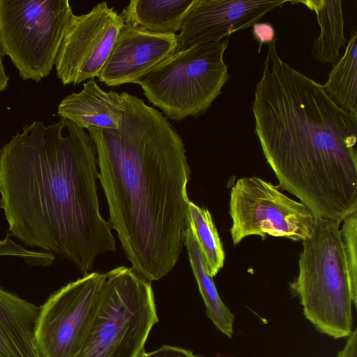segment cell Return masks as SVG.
Wrapping results in <instances>:
<instances>
[{"label": "cell", "mask_w": 357, "mask_h": 357, "mask_svg": "<svg viewBox=\"0 0 357 357\" xmlns=\"http://www.w3.org/2000/svg\"><path fill=\"white\" fill-rule=\"evenodd\" d=\"M122 110V93L103 90L92 78L83 84L79 92L66 96L57 112L61 118L87 130L91 127L118 128Z\"/></svg>", "instance_id": "cell-13"}, {"label": "cell", "mask_w": 357, "mask_h": 357, "mask_svg": "<svg viewBox=\"0 0 357 357\" xmlns=\"http://www.w3.org/2000/svg\"><path fill=\"white\" fill-rule=\"evenodd\" d=\"M105 273H89L52 293L40 307L35 342L41 357H77L101 300Z\"/></svg>", "instance_id": "cell-9"}, {"label": "cell", "mask_w": 357, "mask_h": 357, "mask_svg": "<svg viewBox=\"0 0 357 357\" xmlns=\"http://www.w3.org/2000/svg\"><path fill=\"white\" fill-rule=\"evenodd\" d=\"M316 15L320 26L311 53L314 59L333 66L340 59V50L346 46L342 1L340 0L298 1Z\"/></svg>", "instance_id": "cell-16"}, {"label": "cell", "mask_w": 357, "mask_h": 357, "mask_svg": "<svg viewBox=\"0 0 357 357\" xmlns=\"http://www.w3.org/2000/svg\"><path fill=\"white\" fill-rule=\"evenodd\" d=\"M252 26L253 36L259 44V52H261L262 45L275 41V29L271 24L268 22H255Z\"/></svg>", "instance_id": "cell-22"}, {"label": "cell", "mask_w": 357, "mask_h": 357, "mask_svg": "<svg viewBox=\"0 0 357 357\" xmlns=\"http://www.w3.org/2000/svg\"><path fill=\"white\" fill-rule=\"evenodd\" d=\"M194 0H131L120 14L124 23L155 33L177 34Z\"/></svg>", "instance_id": "cell-15"}, {"label": "cell", "mask_w": 357, "mask_h": 357, "mask_svg": "<svg viewBox=\"0 0 357 357\" xmlns=\"http://www.w3.org/2000/svg\"><path fill=\"white\" fill-rule=\"evenodd\" d=\"M228 37L167 57L141 82L144 95L167 119L204 114L231 78L224 61Z\"/></svg>", "instance_id": "cell-6"}, {"label": "cell", "mask_w": 357, "mask_h": 357, "mask_svg": "<svg viewBox=\"0 0 357 357\" xmlns=\"http://www.w3.org/2000/svg\"><path fill=\"white\" fill-rule=\"evenodd\" d=\"M229 212L234 245L252 235L303 241L311 236L316 222V216L304 204L255 176L241 178L232 186Z\"/></svg>", "instance_id": "cell-8"}, {"label": "cell", "mask_w": 357, "mask_h": 357, "mask_svg": "<svg viewBox=\"0 0 357 357\" xmlns=\"http://www.w3.org/2000/svg\"><path fill=\"white\" fill-rule=\"evenodd\" d=\"M177 49V34L152 33L124 23L98 80L112 87L130 83L139 84Z\"/></svg>", "instance_id": "cell-12"}, {"label": "cell", "mask_w": 357, "mask_h": 357, "mask_svg": "<svg viewBox=\"0 0 357 357\" xmlns=\"http://www.w3.org/2000/svg\"><path fill=\"white\" fill-rule=\"evenodd\" d=\"M287 0H194L178 36L177 51L219 42L262 19Z\"/></svg>", "instance_id": "cell-11"}, {"label": "cell", "mask_w": 357, "mask_h": 357, "mask_svg": "<svg viewBox=\"0 0 357 357\" xmlns=\"http://www.w3.org/2000/svg\"><path fill=\"white\" fill-rule=\"evenodd\" d=\"M2 56L0 51V92L4 91L8 86V77L6 75L2 62Z\"/></svg>", "instance_id": "cell-25"}, {"label": "cell", "mask_w": 357, "mask_h": 357, "mask_svg": "<svg viewBox=\"0 0 357 357\" xmlns=\"http://www.w3.org/2000/svg\"><path fill=\"white\" fill-rule=\"evenodd\" d=\"M342 222L340 234L351 293L357 306V211L347 215Z\"/></svg>", "instance_id": "cell-20"}, {"label": "cell", "mask_w": 357, "mask_h": 357, "mask_svg": "<svg viewBox=\"0 0 357 357\" xmlns=\"http://www.w3.org/2000/svg\"><path fill=\"white\" fill-rule=\"evenodd\" d=\"M139 357H198L192 351L181 347L163 345L159 349L146 352L144 349Z\"/></svg>", "instance_id": "cell-21"}, {"label": "cell", "mask_w": 357, "mask_h": 357, "mask_svg": "<svg viewBox=\"0 0 357 357\" xmlns=\"http://www.w3.org/2000/svg\"><path fill=\"white\" fill-rule=\"evenodd\" d=\"M116 129H87L96 149L98 179L131 269L149 282L172 271L189 224L191 170L183 140L153 107L123 92Z\"/></svg>", "instance_id": "cell-1"}, {"label": "cell", "mask_w": 357, "mask_h": 357, "mask_svg": "<svg viewBox=\"0 0 357 357\" xmlns=\"http://www.w3.org/2000/svg\"><path fill=\"white\" fill-rule=\"evenodd\" d=\"M252 111L265 158L287 190L317 218L342 222L357 211V116L268 44Z\"/></svg>", "instance_id": "cell-3"}, {"label": "cell", "mask_w": 357, "mask_h": 357, "mask_svg": "<svg viewBox=\"0 0 357 357\" xmlns=\"http://www.w3.org/2000/svg\"><path fill=\"white\" fill-rule=\"evenodd\" d=\"M97 167L91 136L70 121L24 126L0 149L8 235L89 273L98 256L116 248L100 212Z\"/></svg>", "instance_id": "cell-2"}, {"label": "cell", "mask_w": 357, "mask_h": 357, "mask_svg": "<svg viewBox=\"0 0 357 357\" xmlns=\"http://www.w3.org/2000/svg\"><path fill=\"white\" fill-rule=\"evenodd\" d=\"M39 310L0 284V357H41L34 337Z\"/></svg>", "instance_id": "cell-14"}, {"label": "cell", "mask_w": 357, "mask_h": 357, "mask_svg": "<svg viewBox=\"0 0 357 357\" xmlns=\"http://www.w3.org/2000/svg\"><path fill=\"white\" fill-rule=\"evenodd\" d=\"M337 357H357V330H354L347 337L343 349L339 351Z\"/></svg>", "instance_id": "cell-24"}, {"label": "cell", "mask_w": 357, "mask_h": 357, "mask_svg": "<svg viewBox=\"0 0 357 357\" xmlns=\"http://www.w3.org/2000/svg\"><path fill=\"white\" fill-rule=\"evenodd\" d=\"M73 15L68 0H0V51L23 79L50 73Z\"/></svg>", "instance_id": "cell-7"}, {"label": "cell", "mask_w": 357, "mask_h": 357, "mask_svg": "<svg viewBox=\"0 0 357 357\" xmlns=\"http://www.w3.org/2000/svg\"><path fill=\"white\" fill-rule=\"evenodd\" d=\"M323 86L340 107L357 116V31L355 29L350 33L344 55L333 66Z\"/></svg>", "instance_id": "cell-18"}, {"label": "cell", "mask_w": 357, "mask_h": 357, "mask_svg": "<svg viewBox=\"0 0 357 357\" xmlns=\"http://www.w3.org/2000/svg\"><path fill=\"white\" fill-rule=\"evenodd\" d=\"M105 275L98 311L77 357H139L158 321L151 282L126 266Z\"/></svg>", "instance_id": "cell-5"}, {"label": "cell", "mask_w": 357, "mask_h": 357, "mask_svg": "<svg viewBox=\"0 0 357 357\" xmlns=\"http://www.w3.org/2000/svg\"><path fill=\"white\" fill-rule=\"evenodd\" d=\"M26 248L20 243L9 238L7 235L3 239H0V257H11L20 259L25 257Z\"/></svg>", "instance_id": "cell-23"}, {"label": "cell", "mask_w": 357, "mask_h": 357, "mask_svg": "<svg viewBox=\"0 0 357 357\" xmlns=\"http://www.w3.org/2000/svg\"><path fill=\"white\" fill-rule=\"evenodd\" d=\"M184 245L187 248L190 266L206 306L207 317L220 331L231 338L233 335L234 315L219 296L190 224Z\"/></svg>", "instance_id": "cell-17"}, {"label": "cell", "mask_w": 357, "mask_h": 357, "mask_svg": "<svg viewBox=\"0 0 357 357\" xmlns=\"http://www.w3.org/2000/svg\"><path fill=\"white\" fill-rule=\"evenodd\" d=\"M123 24L121 15L105 1L86 14H73L54 63L62 84L98 77Z\"/></svg>", "instance_id": "cell-10"}, {"label": "cell", "mask_w": 357, "mask_h": 357, "mask_svg": "<svg viewBox=\"0 0 357 357\" xmlns=\"http://www.w3.org/2000/svg\"><path fill=\"white\" fill-rule=\"evenodd\" d=\"M189 224L205 260L209 275L213 278L223 267L224 248L211 213L190 202Z\"/></svg>", "instance_id": "cell-19"}, {"label": "cell", "mask_w": 357, "mask_h": 357, "mask_svg": "<svg viewBox=\"0 0 357 357\" xmlns=\"http://www.w3.org/2000/svg\"><path fill=\"white\" fill-rule=\"evenodd\" d=\"M340 222L316 217L311 236L303 241L298 274L290 289L314 328L334 339L353 331L355 305L340 234Z\"/></svg>", "instance_id": "cell-4"}]
</instances>
